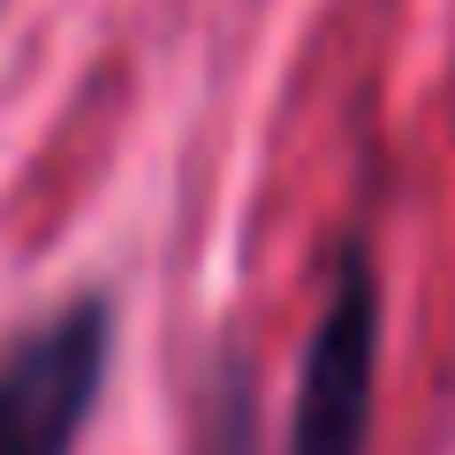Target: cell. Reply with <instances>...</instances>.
Wrapping results in <instances>:
<instances>
[{"label": "cell", "mask_w": 455, "mask_h": 455, "mask_svg": "<svg viewBox=\"0 0 455 455\" xmlns=\"http://www.w3.org/2000/svg\"><path fill=\"white\" fill-rule=\"evenodd\" d=\"M114 372V296L84 289L0 341V455H76Z\"/></svg>", "instance_id": "cell-1"}, {"label": "cell", "mask_w": 455, "mask_h": 455, "mask_svg": "<svg viewBox=\"0 0 455 455\" xmlns=\"http://www.w3.org/2000/svg\"><path fill=\"white\" fill-rule=\"evenodd\" d=\"M379 334H387L379 259H372V235L349 228L341 251H334L326 311L304 341L289 455H364V440H372V395H379Z\"/></svg>", "instance_id": "cell-2"}, {"label": "cell", "mask_w": 455, "mask_h": 455, "mask_svg": "<svg viewBox=\"0 0 455 455\" xmlns=\"http://www.w3.org/2000/svg\"><path fill=\"white\" fill-rule=\"evenodd\" d=\"M190 455H259V379L243 349H220L205 364V387L190 410Z\"/></svg>", "instance_id": "cell-3"}]
</instances>
